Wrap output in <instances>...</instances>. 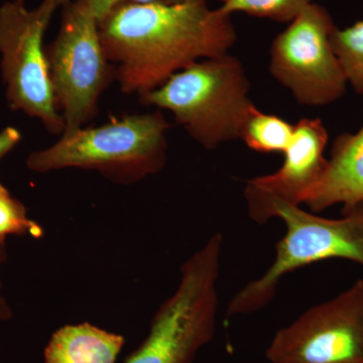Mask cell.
<instances>
[{
  "label": "cell",
  "mask_w": 363,
  "mask_h": 363,
  "mask_svg": "<svg viewBox=\"0 0 363 363\" xmlns=\"http://www.w3.org/2000/svg\"><path fill=\"white\" fill-rule=\"evenodd\" d=\"M105 56L126 94H147L200 60L228 54L231 16L205 0L119 4L98 23Z\"/></svg>",
  "instance_id": "1"
},
{
  "label": "cell",
  "mask_w": 363,
  "mask_h": 363,
  "mask_svg": "<svg viewBox=\"0 0 363 363\" xmlns=\"http://www.w3.org/2000/svg\"><path fill=\"white\" fill-rule=\"evenodd\" d=\"M250 88L242 64L227 54L196 62L140 100L172 112L193 140L213 150L240 138L243 117L253 104Z\"/></svg>",
  "instance_id": "3"
},
{
  "label": "cell",
  "mask_w": 363,
  "mask_h": 363,
  "mask_svg": "<svg viewBox=\"0 0 363 363\" xmlns=\"http://www.w3.org/2000/svg\"><path fill=\"white\" fill-rule=\"evenodd\" d=\"M362 201L363 126L357 133L336 138L323 176L306 193L301 204L320 212L334 205L347 208Z\"/></svg>",
  "instance_id": "11"
},
{
  "label": "cell",
  "mask_w": 363,
  "mask_h": 363,
  "mask_svg": "<svg viewBox=\"0 0 363 363\" xmlns=\"http://www.w3.org/2000/svg\"><path fill=\"white\" fill-rule=\"evenodd\" d=\"M84 4L88 9L96 16L98 21L101 20L109 11L119 4H149V2L164 1V2H180L184 0H74Z\"/></svg>",
  "instance_id": "17"
},
{
  "label": "cell",
  "mask_w": 363,
  "mask_h": 363,
  "mask_svg": "<svg viewBox=\"0 0 363 363\" xmlns=\"http://www.w3.org/2000/svg\"><path fill=\"white\" fill-rule=\"evenodd\" d=\"M7 257L6 240H0V267L6 262ZM0 290H1V283H0ZM13 316L11 308L7 304L6 298L2 297L0 294V320H7Z\"/></svg>",
  "instance_id": "19"
},
{
  "label": "cell",
  "mask_w": 363,
  "mask_h": 363,
  "mask_svg": "<svg viewBox=\"0 0 363 363\" xmlns=\"http://www.w3.org/2000/svg\"><path fill=\"white\" fill-rule=\"evenodd\" d=\"M335 28L329 11L311 2L272 42L269 71L298 104L325 106L345 93L347 79L331 43Z\"/></svg>",
  "instance_id": "8"
},
{
  "label": "cell",
  "mask_w": 363,
  "mask_h": 363,
  "mask_svg": "<svg viewBox=\"0 0 363 363\" xmlns=\"http://www.w3.org/2000/svg\"><path fill=\"white\" fill-rule=\"evenodd\" d=\"M20 130L13 126H7L0 131V159L6 156L21 142Z\"/></svg>",
  "instance_id": "18"
},
{
  "label": "cell",
  "mask_w": 363,
  "mask_h": 363,
  "mask_svg": "<svg viewBox=\"0 0 363 363\" xmlns=\"http://www.w3.org/2000/svg\"><path fill=\"white\" fill-rule=\"evenodd\" d=\"M123 336L90 323L67 325L52 334L45 363H116Z\"/></svg>",
  "instance_id": "12"
},
{
  "label": "cell",
  "mask_w": 363,
  "mask_h": 363,
  "mask_svg": "<svg viewBox=\"0 0 363 363\" xmlns=\"http://www.w3.org/2000/svg\"><path fill=\"white\" fill-rule=\"evenodd\" d=\"M9 235H30L40 238L43 229L30 220L26 207L0 183V240Z\"/></svg>",
  "instance_id": "16"
},
{
  "label": "cell",
  "mask_w": 363,
  "mask_h": 363,
  "mask_svg": "<svg viewBox=\"0 0 363 363\" xmlns=\"http://www.w3.org/2000/svg\"><path fill=\"white\" fill-rule=\"evenodd\" d=\"M68 0H43L30 9L26 0L0 6V55L7 104L38 119L52 135L64 133L50 80L44 37L55 13Z\"/></svg>",
  "instance_id": "6"
},
{
  "label": "cell",
  "mask_w": 363,
  "mask_h": 363,
  "mask_svg": "<svg viewBox=\"0 0 363 363\" xmlns=\"http://www.w3.org/2000/svg\"><path fill=\"white\" fill-rule=\"evenodd\" d=\"M61 13L58 35L45 55L67 133L82 128L97 113L99 98L116 72L105 56L96 16L74 0L64 4Z\"/></svg>",
  "instance_id": "7"
},
{
  "label": "cell",
  "mask_w": 363,
  "mask_h": 363,
  "mask_svg": "<svg viewBox=\"0 0 363 363\" xmlns=\"http://www.w3.org/2000/svg\"><path fill=\"white\" fill-rule=\"evenodd\" d=\"M271 363H363V279L279 329Z\"/></svg>",
  "instance_id": "9"
},
{
  "label": "cell",
  "mask_w": 363,
  "mask_h": 363,
  "mask_svg": "<svg viewBox=\"0 0 363 363\" xmlns=\"http://www.w3.org/2000/svg\"><path fill=\"white\" fill-rule=\"evenodd\" d=\"M331 43L348 84L363 96V21L343 30L336 28Z\"/></svg>",
  "instance_id": "14"
},
{
  "label": "cell",
  "mask_w": 363,
  "mask_h": 363,
  "mask_svg": "<svg viewBox=\"0 0 363 363\" xmlns=\"http://www.w3.org/2000/svg\"><path fill=\"white\" fill-rule=\"evenodd\" d=\"M342 214L340 218H324L300 205L272 202L267 219H281L286 234L276 245L269 269L231 298L227 317L259 311L274 298L279 281L301 267L331 259L352 260L363 267V201L343 208Z\"/></svg>",
  "instance_id": "4"
},
{
  "label": "cell",
  "mask_w": 363,
  "mask_h": 363,
  "mask_svg": "<svg viewBox=\"0 0 363 363\" xmlns=\"http://www.w3.org/2000/svg\"><path fill=\"white\" fill-rule=\"evenodd\" d=\"M169 128L161 111L117 117L104 125L63 133L51 147L30 152L26 166L35 173L97 171L116 183L130 185L164 168Z\"/></svg>",
  "instance_id": "2"
},
{
  "label": "cell",
  "mask_w": 363,
  "mask_h": 363,
  "mask_svg": "<svg viewBox=\"0 0 363 363\" xmlns=\"http://www.w3.org/2000/svg\"><path fill=\"white\" fill-rule=\"evenodd\" d=\"M222 235L217 233L181 267V281L157 310L150 333L125 363H192L213 338Z\"/></svg>",
  "instance_id": "5"
},
{
  "label": "cell",
  "mask_w": 363,
  "mask_h": 363,
  "mask_svg": "<svg viewBox=\"0 0 363 363\" xmlns=\"http://www.w3.org/2000/svg\"><path fill=\"white\" fill-rule=\"evenodd\" d=\"M294 128L292 140L278 171L247 182L245 197L248 213L257 223L269 221L267 212L274 201L301 205L302 198L323 176L328 133L319 118H303Z\"/></svg>",
  "instance_id": "10"
},
{
  "label": "cell",
  "mask_w": 363,
  "mask_h": 363,
  "mask_svg": "<svg viewBox=\"0 0 363 363\" xmlns=\"http://www.w3.org/2000/svg\"><path fill=\"white\" fill-rule=\"evenodd\" d=\"M219 9L231 16L243 13L278 23H291L311 4L312 0H221Z\"/></svg>",
  "instance_id": "15"
},
{
  "label": "cell",
  "mask_w": 363,
  "mask_h": 363,
  "mask_svg": "<svg viewBox=\"0 0 363 363\" xmlns=\"http://www.w3.org/2000/svg\"><path fill=\"white\" fill-rule=\"evenodd\" d=\"M294 128L281 117L264 113L252 104L243 117L240 138L262 154H284L292 140Z\"/></svg>",
  "instance_id": "13"
}]
</instances>
